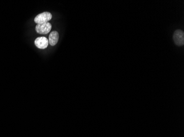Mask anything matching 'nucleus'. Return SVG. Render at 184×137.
I'll return each mask as SVG.
<instances>
[{
    "instance_id": "obj_5",
    "label": "nucleus",
    "mask_w": 184,
    "mask_h": 137,
    "mask_svg": "<svg viewBox=\"0 0 184 137\" xmlns=\"http://www.w3.org/2000/svg\"><path fill=\"white\" fill-rule=\"evenodd\" d=\"M59 35L57 31H54L51 32L49 37V42L51 46H54L56 45L59 41Z\"/></svg>"
},
{
    "instance_id": "obj_4",
    "label": "nucleus",
    "mask_w": 184,
    "mask_h": 137,
    "mask_svg": "<svg viewBox=\"0 0 184 137\" xmlns=\"http://www.w3.org/2000/svg\"><path fill=\"white\" fill-rule=\"evenodd\" d=\"M35 45L39 49H45L49 45L48 39L45 37H39L35 39Z\"/></svg>"
},
{
    "instance_id": "obj_2",
    "label": "nucleus",
    "mask_w": 184,
    "mask_h": 137,
    "mask_svg": "<svg viewBox=\"0 0 184 137\" xmlns=\"http://www.w3.org/2000/svg\"><path fill=\"white\" fill-rule=\"evenodd\" d=\"M175 45L178 46H183L184 44V32L181 30H175L173 35Z\"/></svg>"
},
{
    "instance_id": "obj_3",
    "label": "nucleus",
    "mask_w": 184,
    "mask_h": 137,
    "mask_svg": "<svg viewBox=\"0 0 184 137\" xmlns=\"http://www.w3.org/2000/svg\"><path fill=\"white\" fill-rule=\"evenodd\" d=\"M51 27L52 25L48 22L42 24H37L35 26V30L40 34H47L50 31Z\"/></svg>"
},
{
    "instance_id": "obj_1",
    "label": "nucleus",
    "mask_w": 184,
    "mask_h": 137,
    "mask_svg": "<svg viewBox=\"0 0 184 137\" xmlns=\"http://www.w3.org/2000/svg\"><path fill=\"white\" fill-rule=\"evenodd\" d=\"M52 19V14L48 12H45L37 15L34 18L35 23L38 24H42L48 23L49 21Z\"/></svg>"
}]
</instances>
